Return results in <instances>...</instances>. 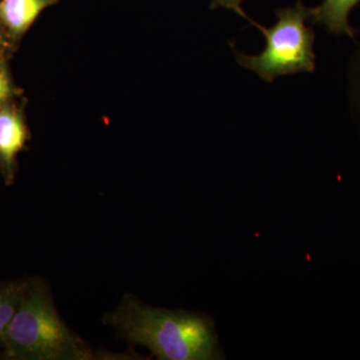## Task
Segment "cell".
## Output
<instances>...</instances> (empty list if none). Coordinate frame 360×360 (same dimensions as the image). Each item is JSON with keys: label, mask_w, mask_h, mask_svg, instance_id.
I'll use <instances>...</instances> for the list:
<instances>
[{"label": "cell", "mask_w": 360, "mask_h": 360, "mask_svg": "<svg viewBox=\"0 0 360 360\" xmlns=\"http://www.w3.org/2000/svg\"><path fill=\"white\" fill-rule=\"evenodd\" d=\"M104 323L160 360L221 359L214 323L206 315L150 307L125 295L120 307L104 316Z\"/></svg>", "instance_id": "1"}, {"label": "cell", "mask_w": 360, "mask_h": 360, "mask_svg": "<svg viewBox=\"0 0 360 360\" xmlns=\"http://www.w3.org/2000/svg\"><path fill=\"white\" fill-rule=\"evenodd\" d=\"M6 359H90L91 350L56 311L46 284L30 281L1 342Z\"/></svg>", "instance_id": "2"}, {"label": "cell", "mask_w": 360, "mask_h": 360, "mask_svg": "<svg viewBox=\"0 0 360 360\" xmlns=\"http://www.w3.org/2000/svg\"><path fill=\"white\" fill-rule=\"evenodd\" d=\"M276 18V25L269 28L251 21V25L264 33L266 45L257 56H245L234 49L236 61L267 82L283 75L314 72L315 35L305 25L309 20V7L297 2L295 6L277 9Z\"/></svg>", "instance_id": "3"}, {"label": "cell", "mask_w": 360, "mask_h": 360, "mask_svg": "<svg viewBox=\"0 0 360 360\" xmlns=\"http://www.w3.org/2000/svg\"><path fill=\"white\" fill-rule=\"evenodd\" d=\"M30 139L22 108L13 101L0 108V174L6 186L15 179L18 155Z\"/></svg>", "instance_id": "4"}, {"label": "cell", "mask_w": 360, "mask_h": 360, "mask_svg": "<svg viewBox=\"0 0 360 360\" xmlns=\"http://www.w3.org/2000/svg\"><path fill=\"white\" fill-rule=\"evenodd\" d=\"M58 0H0V21L18 44L40 13Z\"/></svg>", "instance_id": "5"}, {"label": "cell", "mask_w": 360, "mask_h": 360, "mask_svg": "<svg viewBox=\"0 0 360 360\" xmlns=\"http://www.w3.org/2000/svg\"><path fill=\"white\" fill-rule=\"evenodd\" d=\"M360 0H323L321 6L309 8V20L326 26L329 32L354 37L349 13Z\"/></svg>", "instance_id": "6"}, {"label": "cell", "mask_w": 360, "mask_h": 360, "mask_svg": "<svg viewBox=\"0 0 360 360\" xmlns=\"http://www.w3.org/2000/svg\"><path fill=\"white\" fill-rule=\"evenodd\" d=\"M28 281H11L0 283V345L7 328L15 314Z\"/></svg>", "instance_id": "7"}, {"label": "cell", "mask_w": 360, "mask_h": 360, "mask_svg": "<svg viewBox=\"0 0 360 360\" xmlns=\"http://www.w3.org/2000/svg\"><path fill=\"white\" fill-rule=\"evenodd\" d=\"M6 58V56L0 53V108L21 94V89L14 84Z\"/></svg>", "instance_id": "8"}, {"label": "cell", "mask_w": 360, "mask_h": 360, "mask_svg": "<svg viewBox=\"0 0 360 360\" xmlns=\"http://www.w3.org/2000/svg\"><path fill=\"white\" fill-rule=\"evenodd\" d=\"M243 2V0H210V8L229 9V11H234V13H238L239 16L250 21L251 23L252 20H250V18L246 15L245 11H243V6H241Z\"/></svg>", "instance_id": "9"}, {"label": "cell", "mask_w": 360, "mask_h": 360, "mask_svg": "<svg viewBox=\"0 0 360 360\" xmlns=\"http://www.w3.org/2000/svg\"><path fill=\"white\" fill-rule=\"evenodd\" d=\"M15 44H13V40L7 34L6 28L0 21V53L8 56V54L15 51Z\"/></svg>", "instance_id": "10"}]
</instances>
